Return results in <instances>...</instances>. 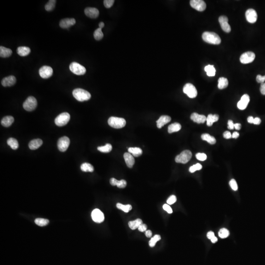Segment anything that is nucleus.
Listing matches in <instances>:
<instances>
[{
    "label": "nucleus",
    "mask_w": 265,
    "mask_h": 265,
    "mask_svg": "<svg viewBox=\"0 0 265 265\" xmlns=\"http://www.w3.org/2000/svg\"><path fill=\"white\" fill-rule=\"evenodd\" d=\"M69 68L72 72L77 75H84L86 72V68L76 62L71 63Z\"/></svg>",
    "instance_id": "0eeeda50"
},
{
    "label": "nucleus",
    "mask_w": 265,
    "mask_h": 265,
    "mask_svg": "<svg viewBox=\"0 0 265 265\" xmlns=\"http://www.w3.org/2000/svg\"><path fill=\"white\" fill-rule=\"evenodd\" d=\"M156 243L157 242L154 240V238H151V240H150L149 242V245L150 247H153L155 246Z\"/></svg>",
    "instance_id": "6e6d98bb"
},
{
    "label": "nucleus",
    "mask_w": 265,
    "mask_h": 265,
    "mask_svg": "<svg viewBox=\"0 0 265 265\" xmlns=\"http://www.w3.org/2000/svg\"><path fill=\"white\" fill-rule=\"evenodd\" d=\"M176 201H177V198H176V196H175V195H171L169 198L168 199V200H167V203L169 204V205H172V204H173L174 203L176 202Z\"/></svg>",
    "instance_id": "49530a36"
},
{
    "label": "nucleus",
    "mask_w": 265,
    "mask_h": 265,
    "mask_svg": "<svg viewBox=\"0 0 265 265\" xmlns=\"http://www.w3.org/2000/svg\"><path fill=\"white\" fill-rule=\"evenodd\" d=\"M123 156H124L126 164L128 168H132L135 164V159L133 156L130 153H125Z\"/></svg>",
    "instance_id": "4be33fe9"
},
{
    "label": "nucleus",
    "mask_w": 265,
    "mask_h": 265,
    "mask_svg": "<svg viewBox=\"0 0 265 265\" xmlns=\"http://www.w3.org/2000/svg\"><path fill=\"white\" fill-rule=\"evenodd\" d=\"M16 82V78L14 76H10L4 78L2 81V84L4 87H11L13 86Z\"/></svg>",
    "instance_id": "6ab92c4d"
},
{
    "label": "nucleus",
    "mask_w": 265,
    "mask_h": 265,
    "mask_svg": "<svg viewBox=\"0 0 265 265\" xmlns=\"http://www.w3.org/2000/svg\"><path fill=\"white\" fill-rule=\"evenodd\" d=\"M39 74L41 78L48 79L51 77L53 74V69L49 66H43L40 68Z\"/></svg>",
    "instance_id": "f8f14e48"
},
{
    "label": "nucleus",
    "mask_w": 265,
    "mask_h": 265,
    "mask_svg": "<svg viewBox=\"0 0 265 265\" xmlns=\"http://www.w3.org/2000/svg\"><path fill=\"white\" fill-rule=\"evenodd\" d=\"M202 168V166L201 164L198 163L193 165V166H190L189 169V171L190 173H194L197 170H201Z\"/></svg>",
    "instance_id": "37998d69"
},
{
    "label": "nucleus",
    "mask_w": 265,
    "mask_h": 265,
    "mask_svg": "<svg viewBox=\"0 0 265 265\" xmlns=\"http://www.w3.org/2000/svg\"><path fill=\"white\" fill-rule=\"evenodd\" d=\"M171 121V117L168 116H162L157 121V127L159 129L161 128L165 125Z\"/></svg>",
    "instance_id": "412c9836"
},
{
    "label": "nucleus",
    "mask_w": 265,
    "mask_h": 265,
    "mask_svg": "<svg viewBox=\"0 0 265 265\" xmlns=\"http://www.w3.org/2000/svg\"><path fill=\"white\" fill-rule=\"evenodd\" d=\"M261 122L260 118L259 117H256L254 118V121H253V124H256V125H259L260 124Z\"/></svg>",
    "instance_id": "13d9d810"
},
{
    "label": "nucleus",
    "mask_w": 265,
    "mask_h": 265,
    "mask_svg": "<svg viewBox=\"0 0 265 265\" xmlns=\"http://www.w3.org/2000/svg\"><path fill=\"white\" fill-rule=\"evenodd\" d=\"M254 118L252 116H249L247 118V121L248 123H253V121H254Z\"/></svg>",
    "instance_id": "0e129e2a"
},
{
    "label": "nucleus",
    "mask_w": 265,
    "mask_h": 265,
    "mask_svg": "<svg viewBox=\"0 0 265 265\" xmlns=\"http://www.w3.org/2000/svg\"><path fill=\"white\" fill-rule=\"evenodd\" d=\"M190 6L198 11H203L206 9V4L202 0H191Z\"/></svg>",
    "instance_id": "9b49d317"
},
{
    "label": "nucleus",
    "mask_w": 265,
    "mask_h": 265,
    "mask_svg": "<svg viewBox=\"0 0 265 265\" xmlns=\"http://www.w3.org/2000/svg\"><path fill=\"white\" fill-rule=\"evenodd\" d=\"M93 221L96 223H101L105 219L104 214L98 209H95L92 213Z\"/></svg>",
    "instance_id": "ddd939ff"
},
{
    "label": "nucleus",
    "mask_w": 265,
    "mask_h": 265,
    "mask_svg": "<svg viewBox=\"0 0 265 265\" xmlns=\"http://www.w3.org/2000/svg\"><path fill=\"white\" fill-rule=\"evenodd\" d=\"M70 145V140L68 137L64 136L60 137L58 141V149L61 152H65Z\"/></svg>",
    "instance_id": "9d476101"
},
{
    "label": "nucleus",
    "mask_w": 265,
    "mask_h": 265,
    "mask_svg": "<svg viewBox=\"0 0 265 265\" xmlns=\"http://www.w3.org/2000/svg\"><path fill=\"white\" fill-rule=\"evenodd\" d=\"M260 90L261 93L262 94L265 95V83L261 84Z\"/></svg>",
    "instance_id": "5fc2aeb1"
},
{
    "label": "nucleus",
    "mask_w": 265,
    "mask_h": 265,
    "mask_svg": "<svg viewBox=\"0 0 265 265\" xmlns=\"http://www.w3.org/2000/svg\"><path fill=\"white\" fill-rule=\"evenodd\" d=\"M234 128L237 130H240L241 128V124L240 123L234 124Z\"/></svg>",
    "instance_id": "680f3d73"
},
{
    "label": "nucleus",
    "mask_w": 265,
    "mask_h": 265,
    "mask_svg": "<svg viewBox=\"0 0 265 265\" xmlns=\"http://www.w3.org/2000/svg\"><path fill=\"white\" fill-rule=\"evenodd\" d=\"M218 236L222 238H226L229 236V231L224 228H222L218 232Z\"/></svg>",
    "instance_id": "79ce46f5"
},
{
    "label": "nucleus",
    "mask_w": 265,
    "mask_h": 265,
    "mask_svg": "<svg viewBox=\"0 0 265 265\" xmlns=\"http://www.w3.org/2000/svg\"><path fill=\"white\" fill-rule=\"evenodd\" d=\"M214 237H215V236H214V233L213 232L209 231L207 234V237L210 240H211Z\"/></svg>",
    "instance_id": "4d7b16f0"
},
{
    "label": "nucleus",
    "mask_w": 265,
    "mask_h": 265,
    "mask_svg": "<svg viewBox=\"0 0 265 265\" xmlns=\"http://www.w3.org/2000/svg\"><path fill=\"white\" fill-rule=\"evenodd\" d=\"M181 129V124L179 123H174L170 124L168 127V132L171 134L172 132H176L180 130Z\"/></svg>",
    "instance_id": "c756f323"
},
{
    "label": "nucleus",
    "mask_w": 265,
    "mask_h": 265,
    "mask_svg": "<svg viewBox=\"0 0 265 265\" xmlns=\"http://www.w3.org/2000/svg\"><path fill=\"white\" fill-rule=\"evenodd\" d=\"M223 137L226 139H231L232 137L231 134L230 133V132L225 131L223 133Z\"/></svg>",
    "instance_id": "603ef678"
},
{
    "label": "nucleus",
    "mask_w": 265,
    "mask_h": 265,
    "mask_svg": "<svg viewBox=\"0 0 265 265\" xmlns=\"http://www.w3.org/2000/svg\"><path fill=\"white\" fill-rule=\"evenodd\" d=\"M192 157V153L190 151L185 150L181 152L180 154L178 155L175 158V161L177 163L186 164L190 160Z\"/></svg>",
    "instance_id": "423d86ee"
},
{
    "label": "nucleus",
    "mask_w": 265,
    "mask_h": 265,
    "mask_svg": "<svg viewBox=\"0 0 265 265\" xmlns=\"http://www.w3.org/2000/svg\"><path fill=\"white\" fill-rule=\"evenodd\" d=\"M17 52L18 54L21 57H25L30 53L31 49L29 47L21 46L18 47Z\"/></svg>",
    "instance_id": "a878e982"
},
{
    "label": "nucleus",
    "mask_w": 265,
    "mask_h": 265,
    "mask_svg": "<svg viewBox=\"0 0 265 265\" xmlns=\"http://www.w3.org/2000/svg\"><path fill=\"white\" fill-rule=\"evenodd\" d=\"M183 92L190 98H194L198 95L197 88L192 84H186L184 87Z\"/></svg>",
    "instance_id": "6e6552de"
},
{
    "label": "nucleus",
    "mask_w": 265,
    "mask_h": 265,
    "mask_svg": "<svg viewBox=\"0 0 265 265\" xmlns=\"http://www.w3.org/2000/svg\"><path fill=\"white\" fill-rule=\"evenodd\" d=\"M229 185L230 187L234 191H236L238 190V187L237 183L235 179H231L229 182Z\"/></svg>",
    "instance_id": "c03bdc74"
},
{
    "label": "nucleus",
    "mask_w": 265,
    "mask_h": 265,
    "mask_svg": "<svg viewBox=\"0 0 265 265\" xmlns=\"http://www.w3.org/2000/svg\"><path fill=\"white\" fill-rule=\"evenodd\" d=\"M218 88L220 89H224L228 87V81L227 79L224 77H221L218 79Z\"/></svg>",
    "instance_id": "473e14b6"
},
{
    "label": "nucleus",
    "mask_w": 265,
    "mask_h": 265,
    "mask_svg": "<svg viewBox=\"0 0 265 265\" xmlns=\"http://www.w3.org/2000/svg\"><path fill=\"white\" fill-rule=\"evenodd\" d=\"M110 183L111 185L113 186H116L119 188H125L127 185V182L125 180H121L120 181H118L114 178H112L110 179Z\"/></svg>",
    "instance_id": "b1692460"
},
{
    "label": "nucleus",
    "mask_w": 265,
    "mask_h": 265,
    "mask_svg": "<svg viewBox=\"0 0 265 265\" xmlns=\"http://www.w3.org/2000/svg\"><path fill=\"white\" fill-rule=\"evenodd\" d=\"M35 224L39 225V226H44L48 224L49 221L48 219H45V218H38L35 219Z\"/></svg>",
    "instance_id": "58836bf2"
},
{
    "label": "nucleus",
    "mask_w": 265,
    "mask_h": 265,
    "mask_svg": "<svg viewBox=\"0 0 265 265\" xmlns=\"http://www.w3.org/2000/svg\"><path fill=\"white\" fill-rule=\"evenodd\" d=\"M72 93L75 99L79 101H85L91 99L90 93L82 88H76L73 91Z\"/></svg>",
    "instance_id": "f03ea898"
},
{
    "label": "nucleus",
    "mask_w": 265,
    "mask_h": 265,
    "mask_svg": "<svg viewBox=\"0 0 265 265\" xmlns=\"http://www.w3.org/2000/svg\"><path fill=\"white\" fill-rule=\"evenodd\" d=\"M204 70L207 73V75L209 77H213L216 74V69L213 65H208L205 66Z\"/></svg>",
    "instance_id": "72a5a7b5"
},
{
    "label": "nucleus",
    "mask_w": 265,
    "mask_h": 265,
    "mask_svg": "<svg viewBox=\"0 0 265 265\" xmlns=\"http://www.w3.org/2000/svg\"><path fill=\"white\" fill-rule=\"evenodd\" d=\"M145 235L146 237L151 238L152 237V233L150 230H146L145 231Z\"/></svg>",
    "instance_id": "bf43d9fd"
},
{
    "label": "nucleus",
    "mask_w": 265,
    "mask_h": 265,
    "mask_svg": "<svg viewBox=\"0 0 265 265\" xmlns=\"http://www.w3.org/2000/svg\"><path fill=\"white\" fill-rule=\"evenodd\" d=\"M108 124L110 126L116 129H120L126 125L125 119L120 117L112 116L108 119Z\"/></svg>",
    "instance_id": "7ed1b4c3"
},
{
    "label": "nucleus",
    "mask_w": 265,
    "mask_h": 265,
    "mask_svg": "<svg viewBox=\"0 0 265 265\" xmlns=\"http://www.w3.org/2000/svg\"><path fill=\"white\" fill-rule=\"evenodd\" d=\"M255 55L253 52H247L243 54L240 57V62L243 64H248L253 62Z\"/></svg>",
    "instance_id": "1a4fd4ad"
},
{
    "label": "nucleus",
    "mask_w": 265,
    "mask_h": 265,
    "mask_svg": "<svg viewBox=\"0 0 265 265\" xmlns=\"http://www.w3.org/2000/svg\"><path fill=\"white\" fill-rule=\"evenodd\" d=\"M196 158L198 160L204 161L206 160V159H207V155L205 154V153H197L196 154Z\"/></svg>",
    "instance_id": "a18cd8bd"
},
{
    "label": "nucleus",
    "mask_w": 265,
    "mask_h": 265,
    "mask_svg": "<svg viewBox=\"0 0 265 265\" xmlns=\"http://www.w3.org/2000/svg\"><path fill=\"white\" fill-rule=\"evenodd\" d=\"M116 207L119 210H122L125 213H128L132 209V206L131 205L128 204V205H124L119 203H118L116 204Z\"/></svg>",
    "instance_id": "4c0bfd02"
},
{
    "label": "nucleus",
    "mask_w": 265,
    "mask_h": 265,
    "mask_svg": "<svg viewBox=\"0 0 265 265\" xmlns=\"http://www.w3.org/2000/svg\"><path fill=\"white\" fill-rule=\"evenodd\" d=\"M11 49L3 46L0 47V56L2 58H8L12 54Z\"/></svg>",
    "instance_id": "cd10ccee"
},
{
    "label": "nucleus",
    "mask_w": 265,
    "mask_h": 265,
    "mask_svg": "<svg viewBox=\"0 0 265 265\" xmlns=\"http://www.w3.org/2000/svg\"><path fill=\"white\" fill-rule=\"evenodd\" d=\"M250 98L249 95L245 94L243 95L241 100L238 102L237 107L240 110H243L247 107L248 103L250 102Z\"/></svg>",
    "instance_id": "dca6fc26"
},
{
    "label": "nucleus",
    "mask_w": 265,
    "mask_h": 265,
    "mask_svg": "<svg viewBox=\"0 0 265 265\" xmlns=\"http://www.w3.org/2000/svg\"><path fill=\"white\" fill-rule=\"evenodd\" d=\"M104 26H105V24H104V23L103 22H100L99 24V28H101V29H102L104 27Z\"/></svg>",
    "instance_id": "338daca9"
},
{
    "label": "nucleus",
    "mask_w": 265,
    "mask_h": 265,
    "mask_svg": "<svg viewBox=\"0 0 265 265\" xmlns=\"http://www.w3.org/2000/svg\"><path fill=\"white\" fill-rule=\"evenodd\" d=\"M239 133L238 132H233V133L232 135V138H234V139H237L238 137H239Z\"/></svg>",
    "instance_id": "e2e57ef3"
},
{
    "label": "nucleus",
    "mask_w": 265,
    "mask_h": 265,
    "mask_svg": "<svg viewBox=\"0 0 265 265\" xmlns=\"http://www.w3.org/2000/svg\"><path fill=\"white\" fill-rule=\"evenodd\" d=\"M228 128L230 130H233L234 129V124L232 120H229L228 122Z\"/></svg>",
    "instance_id": "864d4df0"
},
{
    "label": "nucleus",
    "mask_w": 265,
    "mask_h": 265,
    "mask_svg": "<svg viewBox=\"0 0 265 265\" xmlns=\"http://www.w3.org/2000/svg\"><path fill=\"white\" fill-rule=\"evenodd\" d=\"M14 119L12 116H6L2 119L1 124L5 127H9L12 125Z\"/></svg>",
    "instance_id": "393cba45"
},
{
    "label": "nucleus",
    "mask_w": 265,
    "mask_h": 265,
    "mask_svg": "<svg viewBox=\"0 0 265 265\" xmlns=\"http://www.w3.org/2000/svg\"><path fill=\"white\" fill-rule=\"evenodd\" d=\"M38 105L37 100L33 96H29L23 103V107L26 111L31 112L35 110Z\"/></svg>",
    "instance_id": "20e7f679"
},
{
    "label": "nucleus",
    "mask_w": 265,
    "mask_h": 265,
    "mask_svg": "<svg viewBox=\"0 0 265 265\" xmlns=\"http://www.w3.org/2000/svg\"><path fill=\"white\" fill-rule=\"evenodd\" d=\"M219 119V116L218 115H212L210 114L206 118L207 121V125L208 126H211L214 122L218 121Z\"/></svg>",
    "instance_id": "bb28decb"
},
{
    "label": "nucleus",
    "mask_w": 265,
    "mask_h": 265,
    "mask_svg": "<svg viewBox=\"0 0 265 265\" xmlns=\"http://www.w3.org/2000/svg\"><path fill=\"white\" fill-rule=\"evenodd\" d=\"M84 13L89 18H96L99 16V11L94 7H87L84 10Z\"/></svg>",
    "instance_id": "a211bd4d"
},
{
    "label": "nucleus",
    "mask_w": 265,
    "mask_h": 265,
    "mask_svg": "<svg viewBox=\"0 0 265 265\" xmlns=\"http://www.w3.org/2000/svg\"><path fill=\"white\" fill-rule=\"evenodd\" d=\"M142 223H143L142 220L140 218H137L135 221L129 222L128 225H129V227L131 229H132V230H135L137 228H138Z\"/></svg>",
    "instance_id": "7c9ffc66"
},
{
    "label": "nucleus",
    "mask_w": 265,
    "mask_h": 265,
    "mask_svg": "<svg viewBox=\"0 0 265 265\" xmlns=\"http://www.w3.org/2000/svg\"><path fill=\"white\" fill-rule=\"evenodd\" d=\"M201 139L203 141H207L211 145H214L216 144V140L214 137L211 136L208 134H204L201 135Z\"/></svg>",
    "instance_id": "2f4dec72"
},
{
    "label": "nucleus",
    "mask_w": 265,
    "mask_h": 265,
    "mask_svg": "<svg viewBox=\"0 0 265 265\" xmlns=\"http://www.w3.org/2000/svg\"><path fill=\"white\" fill-rule=\"evenodd\" d=\"M257 13L253 9H248L246 11V19L249 23H255L257 20Z\"/></svg>",
    "instance_id": "2eb2a0df"
},
{
    "label": "nucleus",
    "mask_w": 265,
    "mask_h": 265,
    "mask_svg": "<svg viewBox=\"0 0 265 265\" xmlns=\"http://www.w3.org/2000/svg\"><path fill=\"white\" fill-rule=\"evenodd\" d=\"M93 35H94V39L96 40H100L102 39L104 36V34L102 31V29L98 28L96 29L94 31Z\"/></svg>",
    "instance_id": "ea45409f"
},
{
    "label": "nucleus",
    "mask_w": 265,
    "mask_h": 265,
    "mask_svg": "<svg viewBox=\"0 0 265 265\" xmlns=\"http://www.w3.org/2000/svg\"><path fill=\"white\" fill-rule=\"evenodd\" d=\"M7 144L13 150L17 149L19 147L18 141L13 137H10L7 140Z\"/></svg>",
    "instance_id": "f704fd0d"
},
{
    "label": "nucleus",
    "mask_w": 265,
    "mask_h": 265,
    "mask_svg": "<svg viewBox=\"0 0 265 265\" xmlns=\"http://www.w3.org/2000/svg\"><path fill=\"white\" fill-rule=\"evenodd\" d=\"M43 144V141L41 139H34L30 142L29 147L31 150L37 149L40 147Z\"/></svg>",
    "instance_id": "5701e85b"
},
{
    "label": "nucleus",
    "mask_w": 265,
    "mask_h": 265,
    "mask_svg": "<svg viewBox=\"0 0 265 265\" xmlns=\"http://www.w3.org/2000/svg\"><path fill=\"white\" fill-rule=\"evenodd\" d=\"M153 238H154V240L157 242L158 241H160V240L161 239V237L160 235H155L153 237Z\"/></svg>",
    "instance_id": "052dcab7"
},
{
    "label": "nucleus",
    "mask_w": 265,
    "mask_h": 265,
    "mask_svg": "<svg viewBox=\"0 0 265 265\" xmlns=\"http://www.w3.org/2000/svg\"><path fill=\"white\" fill-rule=\"evenodd\" d=\"M147 225L144 223H142L141 225H140V226L138 228L139 231L141 232H145L147 230Z\"/></svg>",
    "instance_id": "3c124183"
},
{
    "label": "nucleus",
    "mask_w": 265,
    "mask_h": 265,
    "mask_svg": "<svg viewBox=\"0 0 265 265\" xmlns=\"http://www.w3.org/2000/svg\"><path fill=\"white\" fill-rule=\"evenodd\" d=\"M163 209H164V210H165V211L168 212V213H172V212H173V211H172V209L169 204H164V205H163Z\"/></svg>",
    "instance_id": "09e8293b"
},
{
    "label": "nucleus",
    "mask_w": 265,
    "mask_h": 265,
    "mask_svg": "<svg viewBox=\"0 0 265 265\" xmlns=\"http://www.w3.org/2000/svg\"><path fill=\"white\" fill-rule=\"evenodd\" d=\"M211 241L213 243H216L217 241H218V238L216 237H214L213 238L211 239Z\"/></svg>",
    "instance_id": "69168bd1"
},
{
    "label": "nucleus",
    "mask_w": 265,
    "mask_h": 265,
    "mask_svg": "<svg viewBox=\"0 0 265 265\" xmlns=\"http://www.w3.org/2000/svg\"><path fill=\"white\" fill-rule=\"evenodd\" d=\"M218 21L221 25V28L225 33H230L231 30L230 25L228 24V19L226 16H221L218 18Z\"/></svg>",
    "instance_id": "4468645a"
},
{
    "label": "nucleus",
    "mask_w": 265,
    "mask_h": 265,
    "mask_svg": "<svg viewBox=\"0 0 265 265\" xmlns=\"http://www.w3.org/2000/svg\"><path fill=\"white\" fill-rule=\"evenodd\" d=\"M76 23L74 18H65L63 19L59 22V26L63 29H67Z\"/></svg>",
    "instance_id": "f3484780"
},
{
    "label": "nucleus",
    "mask_w": 265,
    "mask_h": 265,
    "mask_svg": "<svg viewBox=\"0 0 265 265\" xmlns=\"http://www.w3.org/2000/svg\"><path fill=\"white\" fill-rule=\"evenodd\" d=\"M190 118L195 123L200 124L204 123L206 121L207 117L204 115H199L197 112H194L191 115Z\"/></svg>",
    "instance_id": "aec40b11"
},
{
    "label": "nucleus",
    "mask_w": 265,
    "mask_h": 265,
    "mask_svg": "<svg viewBox=\"0 0 265 265\" xmlns=\"http://www.w3.org/2000/svg\"><path fill=\"white\" fill-rule=\"evenodd\" d=\"M128 151L134 157H139L142 154V150L139 147H130L128 148Z\"/></svg>",
    "instance_id": "c85d7f7f"
},
{
    "label": "nucleus",
    "mask_w": 265,
    "mask_h": 265,
    "mask_svg": "<svg viewBox=\"0 0 265 265\" xmlns=\"http://www.w3.org/2000/svg\"><path fill=\"white\" fill-rule=\"evenodd\" d=\"M256 81L259 83H264L265 81V76H261L260 75H257L256 77Z\"/></svg>",
    "instance_id": "8fccbe9b"
},
{
    "label": "nucleus",
    "mask_w": 265,
    "mask_h": 265,
    "mask_svg": "<svg viewBox=\"0 0 265 265\" xmlns=\"http://www.w3.org/2000/svg\"><path fill=\"white\" fill-rule=\"evenodd\" d=\"M98 150L103 153H109L112 150V146L111 144H106L105 146H99L97 148Z\"/></svg>",
    "instance_id": "e433bc0d"
},
{
    "label": "nucleus",
    "mask_w": 265,
    "mask_h": 265,
    "mask_svg": "<svg viewBox=\"0 0 265 265\" xmlns=\"http://www.w3.org/2000/svg\"><path fill=\"white\" fill-rule=\"evenodd\" d=\"M114 2H115L114 0H105L104 1V6L108 9L110 8L112 6Z\"/></svg>",
    "instance_id": "de8ad7c7"
},
{
    "label": "nucleus",
    "mask_w": 265,
    "mask_h": 265,
    "mask_svg": "<svg viewBox=\"0 0 265 265\" xmlns=\"http://www.w3.org/2000/svg\"><path fill=\"white\" fill-rule=\"evenodd\" d=\"M56 1L55 0H50L45 6V9L48 11H52L55 7Z\"/></svg>",
    "instance_id": "a19ab883"
},
{
    "label": "nucleus",
    "mask_w": 265,
    "mask_h": 265,
    "mask_svg": "<svg viewBox=\"0 0 265 265\" xmlns=\"http://www.w3.org/2000/svg\"><path fill=\"white\" fill-rule=\"evenodd\" d=\"M70 118V115L68 112H63L57 116L55 120V122L58 126H63L67 124Z\"/></svg>",
    "instance_id": "39448f33"
},
{
    "label": "nucleus",
    "mask_w": 265,
    "mask_h": 265,
    "mask_svg": "<svg viewBox=\"0 0 265 265\" xmlns=\"http://www.w3.org/2000/svg\"><path fill=\"white\" fill-rule=\"evenodd\" d=\"M203 40L208 43L218 45L221 43V39L216 33L210 31H205L202 35Z\"/></svg>",
    "instance_id": "f257e3e1"
},
{
    "label": "nucleus",
    "mask_w": 265,
    "mask_h": 265,
    "mask_svg": "<svg viewBox=\"0 0 265 265\" xmlns=\"http://www.w3.org/2000/svg\"><path fill=\"white\" fill-rule=\"evenodd\" d=\"M81 170L84 172H92L94 170L93 166L89 163H84L82 164L81 166Z\"/></svg>",
    "instance_id": "c9c22d12"
}]
</instances>
